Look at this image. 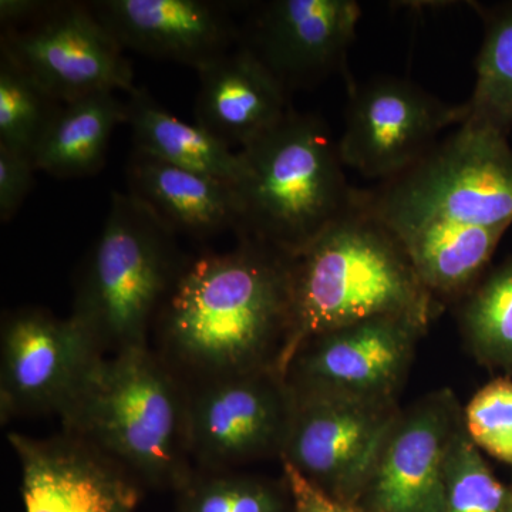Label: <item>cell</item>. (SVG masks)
I'll return each mask as SVG.
<instances>
[{"label": "cell", "instance_id": "cell-1", "mask_svg": "<svg viewBox=\"0 0 512 512\" xmlns=\"http://www.w3.org/2000/svg\"><path fill=\"white\" fill-rule=\"evenodd\" d=\"M292 264L241 238L234 251L185 266L157 316L160 356L191 383L278 366L291 326Z\"/></svg>", "mask_w": 512, "mask_h": 512}, {"label": "cell", "instance_id": "cell-2", "mask_svg": "<svg viewBox=\"0 0 512 512\" xmlns=\"http://www.w3.org/2000/svg\"><path fill=\"white\" fill-rule=\"evenodd\" d=\"M439 312L402 242L359 191L355 204L293 258L291 326L276 367L285 375L295 353L329 330L386 315L430 325Z\"/></svg>", "mask_w": 512, "mask_h": 512}, {"label": "cell", "instance_id": "cell-3", "mask_svg": "<svg viewBox=\"0 0 512 512\" xmlns=\"http://www.w3.org/2000/svg\"><path fill=\"white\" fill-rule=\"evenodd\" d=\"M59 417L144 488L175 493L194 473L187 383L148 346L101 357Z\"/></svg>", "mask_w": 512, "mask_h": 512}, {"label": "cell", "instance_id": "cell-4", "mask_svg": "<svg viewBox=\"0 0 512 512\" xmlns=\"http://www.w3.org/2000/svg\"><path fill=\"white\" fill-rule=\"evenodd\" d=\"M239 237L296 258L355 204L338 140L325 121L292 110L238 150Z\"/></svg>", "mask_w": 512, "mask_h": 512}, {"label": "cell", "instance_id": "cell-5", "mask_svg": "<svg viewBox=\"0 0 512 512\" xmlns=\"http://www.w3.org/2000/svg\"><path fill=\"white\" fill-rule=\"evenodd\" d=\"M183 269L174 232L133 195L113 192L70 316L104 356L147 348Z\"/></svg>", "mask_w": 512, "mask_h": 512}, {"label": "cell", "instance_id": "cell-6", "mask_svg": "<svg viewBox=\"0 0 512 512\" xmlns=\"http://www.w3.org/2000/svg\"><path fill=\"white\" fill-rule=\"evenodd\" d=\"M366 198L390 229L430 221L510 227L512 148L504 134L463 123Z\"/></svg>", "mask_w": 512, "mask_h": 512}, {"label": "cell", "instance_id": "cell-7", "mask_svg": "<svg viewBox=\"0 0 512 512\" xmlns=\"http://www.w3.org/2000/svg\"><path fill=\"white\" fill-rule=\"evenodd\" d=\"M192 461L198 470H235L281 458L293 392L276 367L187 384Z\"/></svg>", "mask_w": 512, "mask_h": 512}, {"label": "cell", "instance_id": "cell-8", "mask_svg": "<svg viewBox=\"0 0 512 512\" xmlns=\"http://www.w3.org/2000/svg\"><path fill=\"white\" fill-rule=\"evenodd\" d=\"M293 392L282 464L342 503H359L400 409L339 394Z\"/></svg>", "mask_w": 512, "mask_h": 512}, {"label": "cell", "instance_id": "cell-9", "mask_svg": "<svg viewBox=\"0 0 512 512\" xmlns=\"http://www.w3.org/2000/svg\"><path fill=\"white\" fill-rule=\"evenodd\" d=\"M466 119V103L448 104L410 80L379 77L350 89L340 158L366 178L389 181L429 154L441 131Z\"/></svg>", "mask_w": 512, "mask_h": 512}, {"label": "cell", "instance_id": "cell-10", "mask_svg": "<svg viewBox=\"0 0 512 512\" xmlns=\"http://www.w3.org/2000/svg\"><path fill=\"white\" fill-rule=\"evenodd\" d=\"M427 329L419 319L386 315L329 330L295 353L286 382L295 392L397 402Z\"/></svg>", "mask_w": 512, "mask_h": 512}, {"label": "cell", "instance_id": "cell-11", "mask_svg": "<svg viewBox=\"0 0 512 512\" xmlns=\"http://www.w3.org/2000/svg\"><path fill=\"white\" fill-rule=\"evenodd\" d=\"M103 353L69 316L37 308L9 313L0 332V419L62 414Z\"/></svg>", "mask_w": 512, "mask_h": 512}, {"label": "cell", "instance_id": "cell-12", "mask_svg": "<svg viewBox=\"0 0 512 512\" xmlns=\"http://www.w3.org/2000/svg\"><path fill=\"white\" fill-rule=\"evenodd\" d=\"M0 50L59 103L137 89L124 47L90 6L52 3L25 29H6Z\"/></svg>", "mask_w": 512, "mask_h": 512}, {"label": "cell", "instance_id": "cell-13", "mask_svg": "<svg viewBox=\"0 0 512 512\" xmlns=\"http://www.w3.org/2000/svg\"><path fill=\"white\" fill-rule=\"evenodd\" d=\"M463 424L451 390L400 410L359 505L366 512H444L448 448Z\"/></svg>", "mask_w": 512, "mask_h": 512}, {"label": "cell", "instance_id": "cell-14", "mask_svg": "<svg viewBox=\"0 0 512 512\" xmlns=\"http://www.w3.org/2000/svg\"><path fill=\"white\" fill-rule=\"evenodd\" d=\"M22 468L26 512H136L146 488L123 467L70 434L9 433Z\"/></svg>", "mask_w": 512, "mask_h": 512}, {"label": "cell", "instance_id": "cell-15", "mask_svg": "<svg viewBox=\"0 0 512 512\" xmlns=\"http://www.w3.org/2000/svg\"><path fill=\"white\" fill-rule=\"evenodd\" d=\"M362 9L355 0H274L259 8L245 46L286 92L345 64Z\"/></svg>", "mask_w": 512, "mask_h": 512}, {"label": "cell", "instance_id": "cell-16", "mask_svg": "<svg viewBox=\"0 0 512 512\" xmlns=\"http://www.w3.org/2000/svg\"><path fill=\"white\" fill-rule=\"evenodd\" d=\"M94 15L121 46L198 70L231 50L238 37L222 3L205 0H104Z\"/></svg>", "mask_w": 512, "mask_h": 512}, {"label": "cell", "instance_id": "cell-17", "mask_svg": "<svg viewBox=\"0 0 512 512\" xmlns=\"http://www.w3.org/2000/svg\"><path fill=\"white\" fill-rule=\"evenodd\" d=\"M195 123L229 148L247 147L291 111L286 89L247 46L198 70Z\"/></svg>", "mask_w": 512, "mask_h": 512}, {"label": "cell", "instance_id": "cell-18", "mask_svg": "<svg viewBox=\"0 0 512 512\" xmlns=\"http://www.w3.org/2000/svg\"><path fill=\"white\" fill-rule=\"evenodd\" d=\"M130 192L175 235L210 237L239 225L235 185L134 151L127 168Z\"/></svg>", "mask_w": 512, "mask_h": 512}, {"label": "cell", "instance_id": "cell-19", "mask_svg": "<svg viewBox=\"0 0 512 512\" xmlns=\"http://www.w3.org/2000/svg\"><path fill=\"white\" fill-rule=\"evenodd\" d=\"M507 229L430 221L392 231L437 299L471 291Z\"/></svg>", "mask_w": 512, "mask_h": 512}, {"label": "cell", "instance_id": "cell-20", "mask_svg": "<svg viewBox=\"0 0 512 512\" xmlns=\"http://www.w3.org/2000/svg\"><path fill=\"white\" fill-rule=\"evenodd\" d=\"M127 121V104L104 92L60 104L33 151L36 171L59 178L96 174L106 160L111 136Z\"/></svg>", "mask_w": 512, "mask_h": 512}, {"label": "cell", "instance_id": "cell-21", "mask_svg": "<svg viewBox=\"0 0 512 512\" xmlns=\"http://www.w3.org/2000/svg\"><path fill=\"white\" fill-rule=\"evenodd\" d=\"M126 104L136 151L185 170L238 183V151L225 146L197 123L188 124L173 116L146 90H134Z\"/></svg>", "mask_w": 512, "mask_h": 512}, {"label": "cell", "instance_id": "cell-22", "mask_svg": "<svg viewBox=\"0 0 512 512\" xmlns=\"http://www.w3.org/2000/svg\"><path fill=\"white\" fill-rule=\"evenodd\" d=\"M484 39L464 123L508 136L512 128V2L481 9Z\"/></svg>", "mask_w": 512, "mask_h": 512}, {"label": "cell", "instance_id": "cell-23", "mask_svg": "<svg viewBox=\"0 0 512 512\" xmlns=\"http://www.w3.org/2000/svg\"><path fill=\"white\" fill-rule=\"evenodd\" d=\"M460 326L478 362L512 372V259L474 285L461 306Z\"/></svg>", "mask_w": 512, "mask_h": 512}, {"label": "cell", "instance_id": "cell-24", "mask_svg": "<svg viewBox=\"0 0 512 512\" xmlns=\"http://www.w3.org/2000/svg\"><path fill=\"white\" fill-rule=\"evenodd\" d=\"M177 512H289L288 488L235 470H198L175 491Z\"/></svg>", "mask_w": 512, "mask_h": 512}, {"label": "cell", "instance_id": "cell-25", "mask_svg": "<svg viewBox=\"0 0 512 512\" xmlns=\"http://www.w3.org/2000/svg\"><path fill=\"white\" fill-rule=\"evenodd\" d=\"M57 103L19 63L0 50V146L32 157L59 110Z\"/></svg>", "mask_w": 512, "mask_h": 512}, {"label": "cell", "instance_id": "cell-26", "mask_svg": "<svg viewBox=\"0 0 512 512\" xmlns=\"http://www.w3.org/2000/svg\"><path fill=\"white\" fill-rule=\"evenodd\" d=\"M508 500L510 490L495 478L463 421L448 448L444 512H505Z\"/></svg>", "mask_w": 512, "mask_h": 512}, {"label": "cell", "instance_id": "cell-27", "mask_svg": "<svg viewBox=\"0 0 512 512\" xmlns=\"http://www.w3.org/2000/svg\"><path fill=\"white\" fill-rule=\"evenodd\" d=\"M464 429L480 450L512 467V382L485 384L463 412Z\"/></svg>", "mask_w": 512, "mask_h": 512}, {"label": "cell", "instance_id": "cell-28", "mask_svg": "<svg viewBox=\"0 0 512 512\" xmlns=\"http://www.w3.org/2000/svg\"><path fill=\"white\" fill-rule=\"evenodd\" d=\"M36 168L32 157L0 146V220L15 217L28 197Z\"/></svg>", "mask_w": 512, "mask_h": 512}, {"label": "cell", "instance_id": "cell-29", "mask_svg": "<svg viewBox=\"0 0 512 512\" xmlns=\"http://www.w3.org/2000/svg\"><path fill=\"white\" fill-rule=\"evenodd\" d=\"M282 470L292 512H366L359 505L342 503L322 493L286 464H282Z\"/></svg>", "mask_w": 512, "mask_h": 512}, {"label": "cell", "instance_id": "cell-30", "mask_svg": "<svg viewBox=\"0 0 512 512\" xmlns=\"http://www.w3.org/2000/svg\"><path fill=\"white\" fill-rule=\"evenodd\" d=\"M52 3L36 0H2L0 2V20L6 29H15L18 25H28L42 16Z\"/></svg>", "mask_w": 512, "mask_h": 512}, {"label": "cell", "instance_id": "cell-31", "mask_svg": "<svg viewBox=\"0 0 512 512\" xmlns=\"http://www.w3.org/2000/svg\"><path fill=\"white\" fill-rule=\"evenodd\" d=\"M505 512H512V490H510V500H508L507 510Z\"/></svg>", "mask_w": 512, "mask_h": 512}]
</instances>
